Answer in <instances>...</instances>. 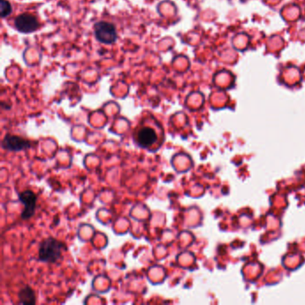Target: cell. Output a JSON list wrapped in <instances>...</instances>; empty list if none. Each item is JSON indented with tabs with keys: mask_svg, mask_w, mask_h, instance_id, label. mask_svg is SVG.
Instances as JSON below:
<instances>
[{
	"mask_svg": "<svg viewBox=\"0 0 305 305\" xmlns=\"http://www.w3.org/2000/svg\"><path fill=\"white\" fill-rule=\"evenodd\" d=\"M65 245L60 241L49 237L39 245V260L46 263H55L60 259Z\"/></svg>",
	"mask_w": 305,
	"mask_h": 305,
	"instance_id": "cell-1",
	"label": "cell"
},
{
	"mask_svg": "<svg viewBox=\"0 0 305 305\" xmlns=\"http://www.w3.org/2000/svg\"><path fill=\"white\" fill-rule=\"evenodd\" d=\"M94 34L96 39L103 44H112L117 39V29L110 22H96L94 24Z\"/></svg>",
	"mask_w": 305,
	"mask_h": 305,
	"instance_id": "cell-2",
	"label": "cell"
},
{
	"mask_svg": "<svg viewBox=\"0 0 305 305\" xmlns=\"http://www.w3.org/2000/svg\"><path fill=\"white\" fill-rule=\"evenodd\" d=\"M15 27L19 33L32 34L39 29V21L33 15L24 13L16 17Z\"/></svg>",
	"mask_w": 305,
	"mask_h": 305,
	"instance_id": "cell-3",
	"label": "cell"
},
{
	"mask_svg": "<svg viewBox=\"0 0 305 305\" xmlns=\"http://www.w3.org/2000/svg\"><path fill=\"white\" fill-rule=\"evenodd\" d=\"M19 200L24 205V209L22 211L21 216L23 220H27L34 215L37 197L34 192L30 190H25L19 194Z\"/></svg>",
	"mask_w": 305,
	"mask_h": 305,
	"instance_id": "cell-4",
	"label": "cell"
},
{
	"mask_svg": "<svg viewBox=\"0 0 305 305\" xmlns=\"http://www.w3.org/2000/svg\"><path fill=\"white\" fill-rule=\"evenodd\" d=\"M31 147V142L17 135L7 133L2 141V148L9 151H22Z\"/></svg>",
	"mask_w": 305,
	"mask_h": 305,
	"instance_id": "cell-5",
	"label": "cell"
},
{
	"mask_svg": "<svg viewBox=\"0 0 305 305\" xmlns=\"http://www.w3.org/2000/svg\"><path fill=\"white\" fill-rule=\"evenodd\" d=\"M136 142L143 148H148L152 146L157 142L155 130L151 127L142 128L137 133Z\"/></svg>",
	"mask_w": 305,
	"mask_h": 305,
	"instance_id": "cell-6",
	"label": "cell"
},
{
	"mask_svg": "<svg viewBox=\"0 0 305 305\" xmlns=\"http://www.w3.org/2000/svg\"><path fill=\"white\" fill-rule=\"evenodd\" d=\"M18 298L20 304L24 305H34L36 302L34 290L28 286L19 291Z\"/></svg>",
	"mask_w": 305,
	"mask_h": 305,
	"instance_id": "cell-7",
	"label": "cell"
},
{
	"mask_svg": "<svg viewBox=\"0 0 305 305\" xmlns=\"http://www.w3.org/2000/svg\"><path fill=\"white\" fill-rule=\"evenodd\" d=\"M13 8L8 0H0V15L2 18H6L11 15Z\"/></svg>",
	"mask_w": 305,
	"mask_h": 305,
	"instance_id": "cell-8",
	"label": "cell"
}]
</instances>
